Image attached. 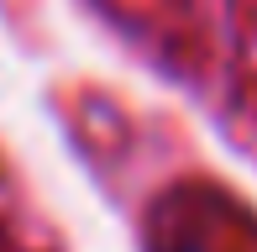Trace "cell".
I'll list each match as a JSON object with an SVG mask.
<instances>
[{
    "label": "cell",
    "mask_w": 257,
    "mask_h": 252,
    "mask_svg": "<svg viewBox=\"0 0 257 252\" xmlns=\"http://www.w3.org/2000/svg\"><path fill=\"white\" fill-rule=\"evenodd\" d=\"M153 252H205V247H194V242H158Z\"/></svg>",
    "instance_id": "1"
}]
</instances>
